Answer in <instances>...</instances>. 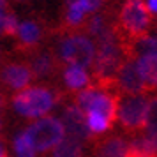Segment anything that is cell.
Wrapping results in <instances>:
<instances>
[{
  "instance_id": "d6986e66",
  "label": "cell",
  "mask_w": 157,
  "mask_h": 157,
  "mask_svg": "<svg viewBox=\"0 0 157 157\" xmlns=\"http://www.w3.org/2000/svg\"><path fill=\"white\" fill-rule=\"evenodd\" d=\"M143 134H148L157 138V95L148 101V109H147V122H145V131Z\"/></svg>"
},
{
  "instance_id": "9a60e30c",
  "label": "cell",
  "mask_w": 157,
  "mask_h": 157,
  "mask_svg": "<svg viewBox=\"0 0 157 157\" xmlns=\"http://www.w3.org/2000/svg\"><path fill=\"white\" fill-rule=\"evenodd\" d=\"M64 83L69 90H81L90 83V76L83 67H76V65H67L64 71Z\"/></svg>"
},
{
  "instance_id": "52a82bcc",
  "label": "cell",
  "mask_w": 157,
  "mask_h": 157,
  "mask_svg": "<svg viewBox=\"0 0 157 157\" xmlns=\"http://www.w3.org/2000/svg\"><path fill=\"white\" fill-rule=\"evenodd\" d=\"M115 90L118 94H125V95L145 94L143 81L140 78L134 58H124V62L120 64L117 76H115Z\"/></svg>"
},
{
  "instance_id": "e0dca14e",
  "label": "cell",
  "mask_w": 157,
  "mask_h": 157,
  "mask_svg": "<svg viewBox=\"0 0 157 157\" xmlns=\"http://www.w3.org/2000/svg\"><path fill=\"white\" fill-rule=\"evenodd\" d=\"M69 6H67V13H65V25L67 27H79L83 20H85V9L79 4V0H67Z\"/></svg>"
},
{
  "instance_id": "5b68a950",
  "label": "cell",
  "mask_w": 157,
  "mask_h": 157,
  "mask_svg": "<svg viewBox=\"0 0 157 157\" xmlns=\"http://www.w3.org/2000/svg\"><path fill=\"white\" fill-rule=\"evenodd\" d=\"M25 136L36 152H50L65 136L62 122L55 117H41L25 129Z\"/></svg>"
},
{
  "instance_id": "5bb4252c",
  "label": "cell",
  "mask_w": 157,
  "mask_h": 157,
  "mask_svg": "<svg viewBox=\"0 0 157 157\" xmlns=\"http://www.w3.org/2000/svg\"><path fill=\"white\" fill-rule=\"evenodd\" d=\"M51 150V157H85L83 143L72 136H64Z\"/></svg>"
},
{
  "instance_id": "484cf974",
  "label": "cell",
  "mask_w": 157,
  "mask_h": 157,
  "mask_svg": "<svg viewBox=\"0 0 157 157\" xmlns=\"http://www.w3.org/2000/svg\"><path fill=\"white\" fill-rule=\"evenodd\" d=\"M0 157H7V148L2 141H0Z\"/></svg>"
},
{
  "instance_id": "30bf717a",
  "label": "cell",
  "mask_w": 157,
  "mask_h": 157,
  "mask_svg": "<svg viewBox=\"0 0 157 157\" xmlns=\"http://www.w3.org/2000/svg\"><path fill=\"white\" fill-rule=\"evenodd\" d=\"M16 37H18V46H16L18 51L27 55L30 51L41 48V43L44 39V27L34 20H27L21 25H18Z\"/></svg>"
},
{
  "instance_id": "f1b7e54d",
  "label": "cell",
  "mask_w": 157,
  "mask_h": 157,
  "mask_svg": "<svg viewBox=\"0 0 157 157\" xmlns=\"http://www.w3.org/2000/svg\"><path fill=\"white\" fill-rule=\"evenodd\" d=\"M0 129H2V120H0Z\"/></svg>"
},
{
  "instance_id": "7a4b0ae2",
  "label": "cell",
  "mask_w": 157,
  "mask_h": 157,
  "mask_svg": "<svg viewBox=\"0 0 157 157\" xmlns=\"http://www.w3.org/2000/svg\"><path fill=\"white\" fill-rule=\"evenodd\" d=\"M58 102V92L50 86H27L13 97V106L21 117L41 118Z\"/></svg>"
},
{
  "instance_id": "8992f818",
  "label": "cell",
  "mask_w": 157,
  "mask_h": 157,
  "mask_svg": "<svg viewBox=\"0 0 157 157\" xmlns=\"http://www.w3.org/2000/svg\"><path fill=\"white\" fill-rule=\"evenodd\" d=\"M148 101L150 99L145 94H140V95H129L127 99L118 102L117 118L127 134L140 136L145 131Z\"/></svg>"
},
{
  "instance_id": "7c38bea8",
  "label": "cell",
  "mask_w": 157,
  "mask_h": 157,
  "mask_svg": "<svg viewBox=\"0 0 157 157\" xmlns=\"http://www.w3.org/2000/svg\"><path fill=\"white\" fill-rule=\"evenodd\" d=\"M136 67L143 81L145 94L157 92V57L155 55H140L136 58Z\"/></svg>"
},
{
  "instance_id": "d4e9b609",
  "label": "cell",
  "mask_w": 157,
  "mask_h": 157,
  "mask_svg": "<svg viewBox=\"0 0 157 157\" xmlns=\"http://www.w3.org/2000/svg\"><path fill=\"white\" fill-rule=\"evenodd\" d=\"M6 106H7V99H6V94L0 90V109H4Z\"/></svg>"
},
{
  "instance_id": "ba28073f",
  "label": "cell",
  "mask_w": 157,
  "mask_h": 157,
  "mask_svg": "<svg viewBox=\"0 0 157 157\" xmlns=\"http://www.w3.org/2000/svg\"><path fill=\"white\" fill-rule=\"evenodd\" d=\"M34 79L32 69L27 62H7L0 67V83L4 88L20 92Z\"/></svg>"
},
{
  "instance_id": "2e32d148",
  "label": "cell",
  "mask_w": 157,
  "mask_h": 157,
  "mask_svg": "<svg viewBox=\"0 0 157 157\" xmlns=\"http://www.w3.org/2000/svg\"><path fill=\"white\" fill-rule=\"evenodd\" d=\"M85 29L90 36L99 39V37L109 34L115 29V25H113V21H109V18L106 14H94L90 20L85 21Z\"/></svg>"
},
{
  "instance_id": "7402d4cb",
  "label": "cell",
  "mask_w": 157,
  "mask_h": 157,
  "mask_svg": "<svg viewBox=\"0 0 157 157\" xmlns=\"http://www.w3.org/2000/svg\"><path fill=\"white\" fill-rule=\"evenodd\" d=\"M79 4L83 6L86 14L88 13H97L101 7V0H79Z\"/></svg>"
},
{
  "instance_id": "cb8c5ba5",
  "label": "cell",
  "mask_w": 157,
  "mask_h": 157,
  "mask_svg": "<svg viewBox=\"0 0 157 157\" xmlns=\"http://www.w3.org/2000/svg\"><path fill=\"white\" fill-rule=\"evenodd\" d=\"M147 6H148L150 13H157V0H148Z\"/></svg>"
},
{
  "instance_id": "44dd1931",
  "label": "cell",
  "mask_w": 157,
  "mask_h": 157,
  "mask_svg": "<svg viewBox=\"0 0 157 157\" xmlns=\"http://www.w3.org/2000/svg\"><path fill=\"white\" fill-rule=\"evenodd\" d=\"M16 32H18V20H16V16L11 11H6V14H4V25H2V36L16 37Z\"/></svg>"
},
{
  "instance_id": "9c48e42d",
  "label": "cell",
  "mask_w": 157,
  "mask_h": 157,
  "mask_svg": "<svg viewBox=\"0 0 157 157\" xmlns=\"http://www.w3.org/2000/svg\"><path fill=\"white\" fill-rule=\"evenodd\" d=\"M62 125H64V131L69 132V136L79 140L81 143L94 141V134L90 132V129H88V125H86L85 113H83L76 104H69V106L64 108V113H62Z\"/></svg>"
},
{
  "instance_id": "8fae6325",
  "label": "cell",
  "mask_w": 157,
  "mask_h": 157,
  "mask_svg": "<svg viewBox=\"0 0 157 157\" xmlns=\"http://www.w3.org/2000/svg\"><path fill=\"white\" fill-rule=\"evenodd\" d=\"M27 58H29L27 64L30 65L34 78H50V76L55 74V71L60 65L57 57H55V53L50 50L37 48V50L27 53Z\"/></svg>"
},
{
  "instance_id": "4fadbf2b",
  "label": "cell",
  "mask_w": 157,
  "mask_h": 157,
  "mask_svg": "<svg viewBox=\"0 0 157 157\" xmlns=\"http://www.w3.org/2000/svg\"><path fill=\"white\" fill-rule=\"evenodd\" d=\"M95 157H125L129 148V141L122 136H108L99 141H94Z\"/></svg>"
},
{
  "instance_id": "4316f807",
  "label": "cell",
  "mask_w": 157,
  "mask_h": 157,
  "mask_svg": "<svg viewBox=\"0 0 157 157\" xmlns=\"http://www.w3.org/2000/svg\"><path fill=\"white\" fill-rule=\"evenodd\" d=\"M4 14H6V11H0V36H2V25H4Z\"/></svg>"
},
{
  "instance_id": "ffe728a7",
  "label": "cell",
  "mask_w": 157,
  "mask_h": 157,
  "mask_svg": "<svg viewBox=\"0 0 157 157\" xmlns=\"http://www.w3.org/2000/svg\"><path fill=\"white\" fill-rule=\"evenodd\" d=\"M14 152L18 154V157H36V150L32 148L25 132H21L14 138Z\"/></svg>"
},
{
  "instance_id": "6da1fadb",
  "label": "cell",
  "mask_w": 157,
  "mask_h": 157,
  "mask_svg": "<svg viewBox=\"0 0 157 157\" xmlns=\"http://www.w3.org/2000/svg\"><path fill=\"white\" fill-rule=\"evenodd\" d=\"M124 58L125 57L122 50L120 36L115 25L109 34L97 39V50L92 62V76L95 85L104 90H115V76Z\"/></svg>"
},
{
  "instance_id": "3957f363",
  "label": "cell",
  "mask_w": 157,
  "mask_h": 157,
  "mask_svg": "<svg viewBox=\"0 0 157 157\" xmlns=\"http://www.w3.org/2000/svg\"><path fill=\"white\" fill-rule=\"evenodd\" d=\"M53 53L57 57L58 64L76 65V67L85 69L88 65H92L95 48H94V43L85 34L71 32L58 39L57 51H53Z\"/></svg>"
},
{
  "instance_id": "ac0fdd59",
  "label": "cell",
  "mask_w": 157,
  "mask_h": 157,
  "mask_svg": "<svg viewBox=\"0 0 157 157\" xmlns=\"http://www.w3.org/2000/svg\"><path fill=\"white\" fill-rule=\"evenodd\" d=\"M86 125L90 129L92 134H101V132H106L113 127V124L109 120H106L101 113H95V111H86Z\"/></svg>"
},
{
  "instance_id": "603a6c76",
  "label": "cell",
  "mask_w": 157,
  "mask_h": 157,
  "mask_svg": "<svg viewBox=\"0 0 157 157\" xmlns=\"http://www.w3.org/2000/svg\"><path fill=\"white\" fill-rule=\"evenodd\" d=\"M125 157H157V155H145V154H141V152L134 150L132 147H129V148H127V154H125Z\"/></svg>"
},
{
  "instance_id": "277c9868",
  "label": "cell",
  "mask_w": 157,
  "mask_h": 157,
  "mask_svg": "<svg viewBox=\"0 0 157 157\" xmlns=\"http://www.w3.org/2000/svg\"><path fill=\"white\" fill-rule=\"evenodd\" d=\"M152 13L145 0H125L118 14L117 29L125 39H138L148 34Z\"/></svg>"
},
{
  "instance_id": "83f0119b",
  "label": "cell",
  "mask_w": 157,
  "mask_h": 157,
  "mask_svg": "<svg viewBox=\"0 0 157 157\" xmlns=\"http://www.w3.org/2000/svg\"><path fill=\"white\" fill-rule=\"evenodd\" d=\"M7 9V2L6 0H0V11H6Z\"/></svg>"
}]
</instances>
